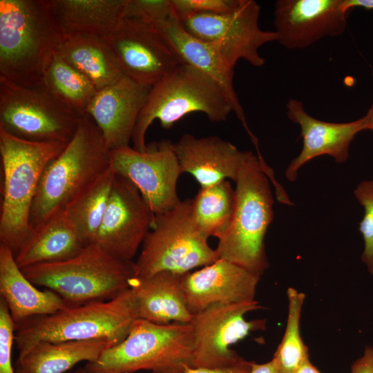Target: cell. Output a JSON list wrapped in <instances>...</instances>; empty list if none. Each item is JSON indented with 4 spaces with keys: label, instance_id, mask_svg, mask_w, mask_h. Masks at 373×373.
<instances>
[{
    "label": "cell",
    "instance_id": "obj_1",
    "mask_svg": "<svg viewBox=\"0 0 373 373\" xmlns=\"http://www.w3.org/2000/svg\"><path fill=\"white\" fill-rule=\"evenodd\" d=\"M66 37L52 0H0V77L43 87L44 70Z\"/></svg>",
    "mask_w": 373,
    "mask_h": 373
},
{
    "label": "cell",
    "instance_id": "obj_2",
    "mask_svg": "<svg viewBox=\"0 0 373 373\" xmlns=\"http://www.w3.org/2000/svg\"><path fill=\"white\" fill-rule=\"evenodd\" d=\"M289 202L285 190L275 179L273 170L263 158L254 153L242 166L236 181L235 207L230 226L218 240V258L224 259L261 276L268 268L265 237L273 217L274 198Z\"/></svg>",
    "mask_w": 373,
    "mask_h": 373
},
{
    "label": "cell",
    "instance_id": "obj_3",
    "mask_svg": "<svg viewBox=\"0 0 373 373\" xmlns=\"http://www.w3.org/2000/svg\"><path fill=\"white\" fill-rule=\"evenodd\" d=\"M111 166V149L88 115L81 117L73 137L46 167L30 213L32 229L64 209Z\"/></svg>",
    "mask_w": 373,
    "mask_h": 373
},
{
    "label": "cell",
    "instance_id": "obj_4",
    "mask_svg": "<svg viewBox=\"0 0 373 373\" xmlns=\"http://www.w3.org/2000/svg\"><path fill=\"white\" fill-rule=\"evenodd\" d=\"M67 144L30 141L0 127L3 177L0 244L10 248L15 256L32 232L30 209L41 175Z\"/></svg>",
    "mask_w": 373,
    "mask_h": 373
},
{
    "label": "cell",
    "instance_id": "obj_5",
    "mask_svg": "<svg viewBox=\"0 0 373 373\" xmlns=\"http://www.w3.org/2000/svg\"><path fill=\"white\" fill-rule=\"evenodd\" d=\"M21 270L32 283L53 291L68 306L113 299L130 288L137 274L135 261L118 259L94 243L68 260Z\"/></svg>",
    "mask_w": 373,
    "mask_h": 373
},
{
    "label": "cell",
    "instance_id": "obj_6",
    "mask_svg": "<svg viewBox=\"0 0 373 373\" xmlns=\"http://www.w3.org/2000/svg\"><path fill=\"white\" fill-rule=\"evenodd\" d=\"M137 318L135 297L128 288L106 301L68 306L16 325L15 343L19 354L41 341L107 339L115 345L126 337Z\"/></svg>",
    "mask_w": 373,
    "mask_h": 373
},
{
    "label": "cell",
    "instance_id": "obj_7",
    "mask_svg": "<svg viewBox=\"0 0 373 373\" xmlns=\"http://www.w3.org/2000/svg\"><path fill=\"white\" fill-rule=\"evenodd\" d=\"M193 353L190 323L160 325L137 318L122 342L84 367L89 373H184L192 367Z\"/></svg>",
    "mask_w": 373,
    "mask_h": 373
},
{
    "label": "cell",
    "instance_id": "obj_8",
    "mask_svg": "<svg viewBox=\"0 0 373 373\" xmlns=\"http://www.w3.org/2000/svg\"><path fill=\"white\" fill-rule=\"evenodd\" d=\"M195 112L219 122L225 121L233 110L213 79L183 63L151 87L133 131V147L140 151L147 149L146 134L155 120H159L162 128H170L184 116Z\"/></svg>",
    "mask_w": 373,
    "mask_h": 373
},
{
    "label": "cell",
    "instance_id": "obj_9",
    "mask_svg": "<svg viewBox=\"0 0 373 373\" xmlns=\"http://www.w3.org/2000/svg\"><path fill=\"white\" fill-rule=\"evenodd\" d=\"M198 227L192 199L180 201L173 209L155 215L135 262L137 276L160 271L185 274L218 259L216 249Z\"/></svg>",
    "mask_w": 373,
    "mask_h": 373
},
{
    "label": "cell",
    "instance_id": "obj_10",
    "mask_svg": "<svg viewBox=\"0 0 373 373\" xmlns=\"http://www.w3.org/2000/svg\"><path fill=\"white\" fill-rule=\"evenodd\" d=\"M80 119L44 87H24L0 77V127L10 134L30 141L68 143Z\"/></svg>",
    "mask_w": 373,
    "mask_h": 373
},
{
    "label": "cell",
    "instance_id": "obj_11",
    "mask_svg": "<svg viewBox=\"0 0 373 373\" xmlns=\"http://www.w3.org/2000/svg\"><path fill=\"white\" fill-rule=\"evenodd\" d=\"M260 7L254 0H240L233 10L223 14H200L180 19L191 35L216 45L227 63L234 68L240 59L255 67L265 65L260 48L277 41L273 30H262L258 23Z\"/></svg>",
    "mask_w": 373,
    "mask_h": 373
},
{
    "label": "cell",
    "instance_id": "obj_12",
    "mask_svg": "<svg viewBox=\"0 0 373 373\" xmlns=\"http://www.w3.org/2000/svg\"><path fill=\"white\" fill-rule=\"evenodd\" d=\"M262 308L257 300L234 304H215L193 314L192 367H221L246 359L230 347L251 332L263 330L265 319L247 321L245 314Z\"/></svg>",
    "mask_w": 373,
    "mask_h": 373
},
{
    "label": "cell",
    "instance_id": "obj_13",
    "mask_svg": "<svg viewBox=\"0 0 373 373\" xmlns=\"http://www.w3.org/2000/svg\"><path fill=\"white\" fill-rule=\"evenodd\" d=\"M111 165L115 173L131 181L155 215L175 207L181 200L177 182L182 173L174 142L162 140L140 151L124 146L111 150Z\"/></svg>",
    "mask_w": 373,
    "mask_h": 373
},
{
    "label": "cell",
    "instance_id": "obj_14",
    "mask_svg": "<svg viewBox=\"0 0 373 373\" xmlns=\"http://www.w3.org/2000/svg\"><path fill=\"white\" fill-rule=\"evenodd\" d=\"M104 39L123 74L145 86H153L183 64L155 26L136 19L122 18Z\"/></svg>",
    "mask_w": 373,
    "mask_h": 373
},
{
    "label": "cell",
    "instance_id": "obj_15",
    "mask_svg": "<svg viewBox=\"0 0 373 373\" xmlns=\"http://www.w3.org/2000/svg\"><path fill=\"white\" fill-rule=\"evenodd\" d=\"M155 216L137 188L116 174L94 244L118 259L133 260Z\"/></svg>",
    "mask_w": 373,
    "mask_h": 373
},
{
    "label": "cell",
    "instance_id": "obj_16",
    "mask_svg": "<svg viewBox=\"0 0 373 373\" xmlns=\"http://www.w3.org/2000/svg\"><path fill=\"white\" fill-rule=\"evenodd\" d=\"M350 12L343 0H277L274 24L278 40L288 49L307 48L327 37L342 35Z\"/></svg>",
    "mask_w": 373,
    "mask_h": 373
},
{
    "label": "cell",
    "instance_id": "obj_17",
    "mask_svg": "<svg viewBox=\"0 0 373 373\" xmlns=\"http://www.w3.org/2000/svg\"><path fill=\"white\" fill-rule=\"evenodd\" d=\"M260 278L240 265L218 258L184 275L186 303L193 315L215 304L254 301Z\"/></svg>",
    "mask_w": 373,
    "mask_h": 373
},
{
    "label": "cell",
    "instance_id": "obj_18",
    "mask_svg": "<svg viewBox=\"0 0 373 373\" xmlns=\"http://www.w3.org/2000/svg\"><path fill=\"white\" fill-rule=\"evenodd\" d=\"M151 87L124 75L98 90L91 101L86 114L99 128L111 150L129 146Z\"/></svg>",
    "mask_w": 373,
    "mask_h": 373
},
{
    "label": "cell",
    "instance_id": "obj_19",
    "mask_svg": "<svg viewBox=\"0 0 373 373\" xmlns=\"http://www.w3.org/2000/svg\"><path fill=\"white\" fill-rule=\"evenodd\" d=\"M286 108L289 119L300 126L303 138L301 151L285 171L290 182L295 181L302 166L318 156L328 155L337 163L345 162L355 135L367 130L365 116L350 122L334 123L313 117L305 111L303 103L296 99H289Z\"/></svg>",
    "mask_w": 373,
    "mask_h": 373
},
{
    "label": "cell",
    "instance_id": "obj_20",
    "mask_svg": "<svg viewBox=\"0 0 373 373\" xmlns=\"http://www.w3.org/2000/svg\"><path fill=\"white\" fill-rule=\"evenodd\" d=\"M183 173L193 175L200 187L231 179L236 182L251 151H241L231 142L211 135L196 137L184 134L174 143Z\"/></svg>",
    "mask_w": 373,
    "mask_h": 373
},
{
    "label": "cell",
    "instance_id": "obj_21",
    "mask_svg": "<svg viewBox=\"0 0 373 373\" xmlns=\"http://www.w3.org/2000/svg\"><path fill=\"white\" fill-rule=\"evenodd\" d=\"M155 26L171 44L183 63L202 72L221 87L231 105L233 113L242 123L252 143L258 144V139L248 127L243 108L233 87L234 68L227 63L216 45L189 34L176 16Z\"/></svg>",
    "mask_w": 373,
    "mask_h": 373
},
{
    "label": "cell",
    "instance_id": "obj_22",
    "mask_svg": "<svg viewBox=\"0 0 373 373\" xmlns=\"http://www.w3.org/2000/svg\"><path fill=\"white\" fill-rule=\"evenodd\" d=\"M170 271L135 276L131 281L139 318L165 325L190 323L193 315L186 303L183 277Z\"/></svg>",
    "mask_w": 373,
    "mask_h": 373
},
{
    "label": "cell",
    "instance_id": "obj_23",
    "mask_svg": "<svg viewBox=\"0 0 373 373\" xmlns=\"http://www.w3.org/2000/svg\"><path fill=\"white\" fill-rule=\"evenodd\" d=\"M0 294L16 325L29 318L54 314L68 305L50 289L39 290L17 265L10 248L0 244Z\"/></svg>",
    "mask_w": 373,
    "mask_h": 373
},
{
    "label": "cell",
    "instance_id": "obj_24",
    "mask_svg": "<svg viewBox=\"0 0 373 373\" xmlns=\"http://www.w3.org/2000/svg\"><path fill=\"white\" fill-rule=\"evenodd\" d=\"M86 246L64 211L33 229L15 256L21 268L71 258Z\"/></svg>",
    "mask_w": 373,
    "mask_h": 373
},
{
    "label": "cell",
    "instance_id": "obj_25",
    "mask_svg": "<svg viewBox=\"0 0 373 373\" xmlns=\"http://www.w3.org/2000/svg\"><path fill=\"white\" fill-rule=\"evenodd\" d=\"M115 343L107 339L38 342L21 354L15 373H66L77 363L97 360Z\"/></svg>",
    "mask_w": 373,
    "mask_h": 373
},
{
    "label": "cell",
    "instance_id": "obj_26",
    "mask_svg": "<svg viewBox=\"0 0 373 373\" xmlns=\"http://www.w3.org/2000/svg\"><path fill=\"white\" fill-rule=\"evenodd\" d=\"M125 0H52L56 17L66 37L104 38L122 19Z\"/></svg>",
    "mask_w": 373,
    "mask_h": 373
},
{
    "label": "cell",
    "instance_id": "obj_27",
    "mask_svg": "<svg viewBox=\"0 0 373 373\" xmlns=\"http://www.w3.org/2000/svg\"><path fill=\"white\" fill-rule=\"evenodd\" d=\"M57 52L89 79L98 90L124 76L113 51L102 37H67Z\"/></svg>",
    "mask_w": 373,
    "mask_h": 373
},
{
    "label": "cell",
    "instance_id": "obj_28",
    "mask_svg": "<svg viewBox=\"0 0 373 373\" xmlns=\"http://www.w3.org/2000/svg\"><path fill=\"white\" fill-rule=\"evenodd\" d=\"M115 177L116 173L111 165L63 210L86 245L95 242Z\"/></svg>",
    "mask_w": 373,
    "mask_h": 373
},
{
    "label": "cell",
    "instance_id": "obj_29",
    "mask_svg": "<svg viewBox=\"0 0 373 373\" xmlns=\"http://www.w3.org/2000/svg\"><path fill=\"white\" fill-rule=\"evenodd\" d=\"M43 87L81 117L86 115L89 104L98 92L89 79L57 52L44 70Z\"/></svg>",
    "mask_w": 373,
    "mask_h": 373
},
{
    "label": "cell",
    "instance_id": "obj_30",
    "mask_svg": "<svg viewBox=\"0 0 373 373\" xmlns=\"http://www.w3.org/2000/svg\"><path fill=\"white\" fill-rule=\"evenodd\" d=\"M235 207V190L227 180L200 187L192 199L195 222L208 238L220 240L228 230Z\"/></svg>",
    "mask_w": 373,
    "mask_h": 373
},
{
    "label": "cell",
    "instance_id": "obj_31",
    "mask_svg": "<svg viewBox=\"0 0 373 373\" xmlns=\"http://www.w3.org/2000/svg\"><path fill=\"white\" fill-rule=\"evenodd\" d=\"M288 314L283 337L272 360L278 373H294L309 359L308 347L300 333V321L305 296L293 287L287 291Z\"/></svg>",
    "mask_w": 373,
    "mask_h": 373
},
{
    "label": "cell",
    "instance_id": "obj_32",
    "mask_svg": "<svg viewBox=\"0 0 373 373\" xmlns=\"http://www.w3.org/2000/svg\"><path fill=\"white\" fill-rule=\"evenodd\" d=\"M354 194L364 209V216L358 229L364 241L361 260L373 276V180L360 182Z\"/></svg>",
    "mask_w": 373,
    "mask_h": 373
},
{
    "label": "cell",
    "instance_id": "obj_33",
    "mask_svg": "<svg viewBox=\"0 0 373 373\" xmlns=\"http://www.w3.org/2000/svg\"><path fill=\"white\" fill-rule=\"evenodd\" d=\"M122 18H133L153 26L175 17L171 0H125Z\"/></svg>",
    "mask_w": 373,
    "mask_h": 373
},
{
    "label": "cell",
    "instance_id": "obj_34",
    "mask_svg": "<svg viewBox=\"0 0 373 373\" xmlns=\"http://www.w3.org/2000/svg\"><path fill=\"white\" fill-rule=\"evenodd\" d=\"M240 0H171L175 16L180 20L200 14H223L233 10Z\"/></svg>",
    "mask_w": 373,
    "mask_h": 373
},
{
    "label": "cell",
    "instance_id": "obj_35",
    "mask_svg": "<svg viewBox=\"0 0 373 373\" xmlns=\"http://www.w3.org/2000/svg\"><path fill=\"white\" fill-rule=\"evenodd\" d=\"M16 324L8 307L0 298V373H15L11 361L12 347L15 343Z\"/></svg>",
    "mask_w": 373,
    "mask_h": 373
},
{
    "label": "cell",
    "instance_id": "obj_36",
    "mask_svg": "<svg viewBox=\"0 0 373 373\" xmlns=\"http://www.w3.org/2000/svg\"><path fill=\"white\" fill-rule=\"evenodd\" d=\"M254 362L245 361L231 366L221 367H192L186 368L184 373H250Z\"/></svg>",
    "mask_w": 373,
    "mask_h": 373
},
{
    "label": "cell",
    "instance_id": "obj_37",
    "mask_svg": "<svg viewBox=\"0 0 373 373\" xmlns=\"http://www.w3.org/2000/svg\"><path fill=\"white\" fill-rule=\"evenodd\" d=\"M351 373H373V347H367L363 356L352 364Z\"/></svg>",
    "mask_w": 373,
    "mask_h": 373
},
{
    "label": "cell",
    "instance_id": "obj_38",
    "mask_svg": "<svg viewBox=\"0 0 373 373\" xmlns=\"http://www.w3.org/2000/svg\"><path fill=\"white\" fill-rule=\"evenodd\" d=\"M250 373H278V372L274 361L271 359L261 364L254 362Z\"/></svg>",
    "mask_w": 373,
    "mask_h": 373
},
{
    "label": "cell",
    "instance_id": "obj_39",
    "mask_svg": "<svg viewBox=\"0 0 373 373\" xmlns=\"http://www.w3.org/2000/svg\"><path fill=\"white\" fill-rule=\"evenodd\" d=\"M345 9L350 12L359 7L365 10H373V0H343Z\"/></svg>",
    "mask_w": 373,
    "mask_h": 373
},
{
    "label": "cell",
    "instance_id": "obj_40",
    "mask_svg": "<svg viewBox=\"0 0 373 373\" xmlns=\"http://www.w3.org/2000/svg\"><path fill=\"white\" fill-rule=\"evenodd\" d=\"M294 373H321L320 371L313 365L309 358L305 361Z\"/></svg>",
    "mask_w": 373,
    "mask_h": 373
},
{
    "label": "cell",
    "instance_id": "obj_41",
    "mask_svg": "<svg viewBox=\"0 0 373 373\" xmlns=\"http://www.w3.org/2000/svg\"><path fill=\"white\" fill-rule=\"evenodd\" d=\"M366 119L367 130L373 131V104L365 115Z\"/></svg>",
    "mask_w": 373,
    "mask_h": 373
},
{
    "label": "cell",
    "instance_id": "obj_42",
    "mask_svg": "<svg viewBox=\"0 0 373 373\" xmlns=\"http://www.w3.org/2000/svg\"><path fill=\"white\" fill-rule=\"evenodd\" d=\"M66 373H89V372L84 367H79L76 370H71Z\"/></svg>",
    "mask_w": 373,
    "mask_h": 373
}]
</instances>
